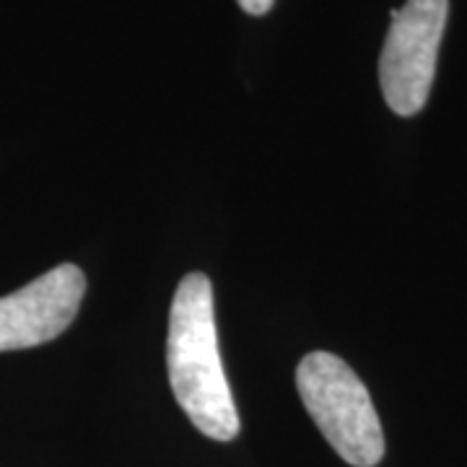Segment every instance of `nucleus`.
<instances>
[{"mask_svg": "<svg viewBox=\"0 0 467 467\" xmlns=\"http://www.w3.org/2000/svg\"><path fill=\"white\" fill-rule=\"evenodd\" d=\"M167 368L171 392L192 426L216 441H232L242 423L221 364L213 285L205 273H187L169 309Z\"/></svg>", "mask_w": 467, "mask_h": 467, "instance_id": "1", "label": "nucleus"}, {"mask_svg": "<svg viewBox=\"0 0 467 467\" xmlns=\"http://www.w3.org/2000/svg\"><path fill=\"white\" fill-rule=\"evenodd\" d=\"M301 402L327 444L353 467H377L384 431L367 384L335 353L312 350L296 367Z\"/></svg>", "mask_w": 467, "mask_h": 467, "instance_id": "2", "label": "nucleus"}, {"mask_svg": "<svg viewBox=\"0 0 467 467\" xmlns=\"http://www.w3.org/2000/svg\"><path fill=\"white\" fill-rule=\"evenodd\" d=\"M447 16L450 0H408L392 11L379 57V86L395 115L413 117L426 107Z\"/></svg>", "mask_w": 467, "mask_h": 467, "instance_id": "3", "label": "nucleus"}, {"mask_svg": "<svg viewBox=\"0 0 467 467\" xmlns=\"http://www.w3.org/2000/svg\"><path fill=\"white\" fill-rule=\"evenodd\" d=\"M86 294L84 270L73 263L0 299V353L50 343L73 325Z\"/></svg>", "mask_w": 467, "mask_h": 467, "instance_id": "4", "label": "nucleus"}, {"mask_svg": "<svg viewBox=\"0 0 467 467\" xmlns=\"http://www.w3.org/2000/svg\"><path fill=\"white\" fill-rule=\"evenodd\" d=\"M236 3H239V8H242L244 14H250V16H265L267 11L273 8L275 0H236Z\"/></svg>", "mask_w": 467, "mask_h": 467, "instance_id": "5", "label": "nucleus"}]
</instances>
